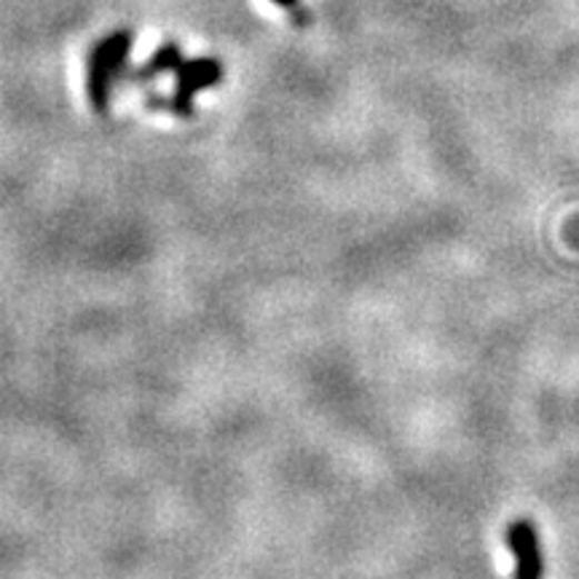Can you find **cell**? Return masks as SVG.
I'll return each instance as SVG.
<instances>
[{
    "label": "cell",
    "instance_id": "cell-1",
    "mask_svg": "<svg viewBox=\"0 0 579 579\" xmlns=\"http://www.w3.org/2000/svg\"><path fill=\"white\" fill-rule=\"evenodd\" d=\"M507 548L516 558V579H542L545 558L539 533L531 520H516L507 529Z\"/></svg>",
    "mask_w": 579,
    "mask_h": 579
}]
</instances>
